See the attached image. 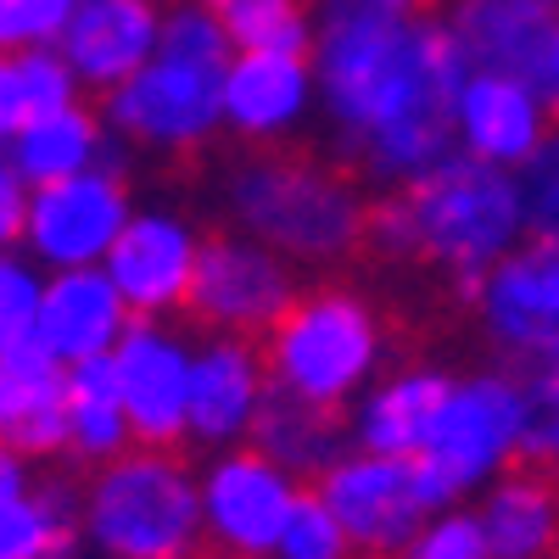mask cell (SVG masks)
<instances>
[{
  "label": "cell",
  "instance_id": "cell-1",
  "mask_svg": "<svg viewBox=\"0 0 559 559\" xmlns=\"http://www.w3.org/2000/svg\"><path fill=\"white\" fill-rule=\"evenodd\" d=\"M313 68L369 163L419 168L448 152L471 57L442 17L319 7Z\"/></svg>",
  "mask_w": 559,
  "mask_h": 559
},
{
  "label": "cell",
  "instance_id": "cell-2",
  "mask_svg": "<svg viewBox=\"0 0 559 559\" xmlns=\"http://www.w3.org/2000/svg\"><path fill=\"white\" fill-rule=\"evenodd\" d=\"M236 213L269 247H286L297 258H336L358 247L369 202L353 168L313 157L308 146H274V134H241Z\"/></svg>",
  "mask_w": 559,
  "mask_h": 559
},
{
  "label": "cell",
  "instance_id": "cell-3",
  "mask_svg": "<svg viewBox=\"0 0 559 559\" xmlns=\"http://www.w3.org/2000/svg\"><path fill=\"white\" fill-rule=\"evenodd\" d=\"M414 224V263H437L459 302L487 292V263L515 236L521 197L487 157H448L403 191Z\"/></svg>",
  "mask_w": 559,
  "mask_h": 559
},
{
  "label": "cell",
  "instance_id": "cell-4",
  "mask_svg": "<svg viewBox=\"0 0 559 559\" xmlns=\"http://www.w3.org/2000/svg\"><path fill=\"white\" fill-rule=\"evenodd\" d=\"M90 526L118 559H185L202 537L185 448L134 437L107 453L90 481Z\"/></svg>",
  "mask_w": 559,
  "mask_h": 559
},
{
  "label": "cell",
  "instance_id": "cell-5",
  "mask_svg": "<svg viewBox=\"0 0 559 559\" xmlns=\"http://www.w3.org/2000/svg\"><path fill=\"white\" fill-rule=\"evenodd\" d=\"M381 308L358 302L347 286H302L286 313L252 342L263 381L308 397H342L381 347Z\"/></svg>",
  "mask_w": 559,
  "mask_h": 559
},
{
  "label": "cell",
  "instance_id": "cell-6",
  "mask_svg": "<svg viewBox=\"0 0 559 559\" xmlns=\"http://www.w3.org/2000/svg\"><path fill=\"white\" fill-rule=\"evenodd\" d=\"M297 292H302L297 274L280 263L274 252L213 229V236L197 247L191 286L179 292L174 313L191 324L197 336H207V342H241V347H252L269 324L286 313V302Z\"/></svg>",
  "mask_w": 559,
  "mask_h": 559
},
{
  "label": "cell",
  "instance_id": "cell-7",
  "mask_svg": "<svg viewBox=\"0 0 559 559\" xmlns=\"http://www.w3.org/2000/svg\"><path fill=\"white\" fill-rule=\"evenodd\" d=\"M521 431H526V397L509 376H487V381H471L464 392H453L431 442L408 453L426 503H442L464 481H476L492 459H503L521 442Z\"/></svg>",
  "mask_w": 559,
  "mask_h": 559
},
{
  "label": "cell",
  "instance_id": "cell-8",
  "mask_svg": "<svg viewBox=\"0 0 559 559\" xmlns=\"http://www.w3.org/2000/svg\"><path fill=\"white\" fill-rule=\"evenodd\" d=\"M229 62H197V57L157 51L134 79H123L107 96V112L140 140L191 152L224 118V73H229Z\"/></svg>",
  "mask_w": 559,
  "mask_h": 559
},
{
  "label": "cell",
  "instance_id": "cell-9",
  "mask_svg": "<svg viewBox=\"0 0 559 559\" xmlns=\"http://www.w3.org/2000/svg\"><path fill=\"white\" fill-rule=\"evenodd\" d=\"M313 492L331 503V515L342 521V532L364 548V559H397L426 515V492H419L414 464L397 453H369L336 471H319Z\"/></svg>",
  "mask_w": 559,
  "mask_h": 559
},
{
  "label": "cell",
  "instance_id": "cell-10",
  "mask_svg": "<svg viewBox=\"0 0 559 559\" xmlns=\"http://www.w3.org/2000/svg\"><path fill=\"white\" fill-rule=\"evenodd\" d=\"M163 17V0H79L57 34V51L84 90L112 96L123 79H134L157 57Z\"/></svg>",
  "mask_w": 559,
  "mask_h": 559
},
{
  "label": "cell",
  "instance_id": "cell-11",
  "mask_svg": "<svg viewBox=\"0 0 559 559\" xmlns=\"http://www.w3.org/2000/svg\"><path fill=\"white\" fill-rule=\"evenodd\" d=\"M0 437L17 453H51L68 442V376L39 331L0 347Z\"/></svg>",
  "mask_w": 559,
  "mask_h": 559
},
{
  "label": "cell",
  "instance_id": "cell-12",
  "mask_svg": "<svg viewBox=\"0 0 559 559\" xmlns=\"http://www.w3.org/2000/svg\"><path fill=\"white\" fill-rule=\"evenodd\" d=\"M28 236L57 263H84L96 252H112V241L123 236V185L112 174H68L39 185L28 207Z\"/></svg>",
  "mask_w": 559,
  "mask_h": 559
},
{
  "label": "cell",
  "instance_id": "cell-13",
  "mask_svg": "<svg viewBox=\"0 0 559 559\" xmlns=\"http://www.w3.org/2000/svg\"><path fill=\"white\" fill-rule=\"evenodd\" d=\"M241 437L252 453H263L280 471L319 476L347 437V408H342V397H308L280 381H263Z\"/></svg>",
  "mask_w": 559,
  "mask_h": 559
},
{
  "label": "cell",
  "instance_id": "cell-14",
  "mask_svg": "<svg viewBox=\"0 0 559 559\" xmlns=\"http://www.w3.org/2000/svg\"><path fill=\"white\" fill-rule=\"evenodd\" d=\"M118 386H123V414L140 442H168L185 448V397H191V369L179 347L157 336L152 324H134L118 347Z\"/></svg>",
  "mask_w": 559,
  "mask_h": 559
},
{
  "label": "cell",
  "instance_id": "cell-15",
  "mask_svg": "<svg viewBox=\"0 0 559 559\" xmlns=\"http://www.w3.org/2000/svg\"><path fill=\"white\" fill-rule=\"evenodd\" d=\"M487 319L509 347H559V241H532L487 274Z\"/></svg>",
  "mask_w": 559,
  "mask_h": 559
},
{
  "label": "cell",
  "instance_id": "cell-16",
  "mask_svg": "<svg viewBox=\"0 0 559 559\" xmlns=\"http://www.w3.org/2000/svg\"><path fill=\"white\" fill-rule=\"evenodd\" d=\"M292 515V492L280 481V464H269L263 453L241 448L236 459H224L207 487V532L229 548L263 554Z\"/></svg>",
  "mask_w": 559,
  "mask_h": 559
},
{
  "label": "cell",
  "instance_id": "cell-17",
  "mask_svg": "<svg viewBox=\"0 0 559 559\" xmlns=\"http://www.w3.org/2000/svg\"><path fill=\"white\" fill-rule=\"evenodd\" d=\"M554 17H559V0H453L442 23L453 28L476 73L526 79Z\"/></svg>",
  "mask_w": 559,
  "mask_h": 559
},
{
  "label": "cell",
  "instance_id": "cell-18",
  "mask_svg": "<svg viewBox=\"0 0 559 559\" xmlns=\"http://www.w3.org/2000/svg\"><path fill=\"white\" fill-rule=\"evenodd\" d=\"M459 129H464V140H471V152L487 157V163L532 157L543 146V107L526 90V79L471 68L464 96H459Z\"/></svg>",
  "mask_w": 559,
  "mask_h": 559
},
{
  "label": "cell",
  "instance_id": "cell-19",
  "mask_svg": "<svg viewBox=\"0 0 559 559\" xmlns=\"http://www.w3.org/2000/svg\"><path fill=\"white\" fill-rule=\"evenodd\" d=\"M112 286L123 292V302H134L140 313L179 302V292L191 286L197 269V241L185 236L168 218H140L112 241Z\"/></svg>",
  "mask_w": 559,
  "mask_h": 559
},
{
  "label": "cell",
  "instance_id": "cell-20",
  "mask_svg": "<svg viewBox=\"0 0 559 559\" xmlns=\"http://www.w3.org/2000/svg\"><path fill=\"white\" fill-rule=\"evenodd\" d=\"M308 79H313V57L236 51V62H229V73H224V118L241 134L286 129L308 102Z\"/></svg>",
  "mask_w": 559,
  "mask_h": 559
},
{
  "label": "cell",
  "instance_id": "cell-21",
  "mask_svg": "<svg viewBox=\"0 0 559 559\" xmlns=\"http://www.w3.org/2000/svg\"><path fill=\"white\" fill-rule=\"evenodd\" d=\"M123 324V292L112 280L73 269L62 280H51V292L39 297V336L51 342L57 358H96L107 353V342Z\"/></svg>",
  "mask_w": 559,
  "mask_h": 559
},
{
  "label": "cell",
  "instance_id": "cell-22",
  "mask_svg": "<svg viewBox=\"0 0 559 559\" xmlns=\"http://www.w3.org/2000/svg\"><path fill=\"white\" fill-rule=\"evenodd\" d=\"M263 369L252 358V347L241 342H218L191 364V397H185V419L197 437H229L247 426V414L258 403Z\"/></svg>",
  "mask_w": 559,
  "mask_h": 559
},
{
  "label": "cell",
  "instance_id": "cell-23",
  "mask_svg": "<svg viewBox=\"0 0 559 559\" xmlns=\"http://www.w3.org/2000/svg\"><path fill=\"white\" fill-rule=\"evenodd\" d=\"M73 90L79 79L57 45H12V51H0V146L17 140L34 118L68 107Z\"/></svg>",
  "mask_w": 559,
  "mask_h": 559
},
{
  "label": "cell",
  "instance_id": "cell-24",
  "mask_svg": "<svg viewBox=\"0 0 559 559\" xmlns=\"http://www.w3.org/2000/svg\"><path fill=\"white\" fill-rule=\"evenodd\" d=\"M123 386H118V358L96 353L79 358L68 376V442L79 464H96L123 448Z\"/></svg>",
  "mask_w": 559,
  "mask_h": 559
},
{
  "label": "cell",
  "instance_id": "cell-25",
  "mask_svg": "<svg viewBox=\"0 0 559 559\" xmlns=\"http://www.w3.org/2000/svg\"><path fill=\"white\" fill-rule=\"evenodd\" d=\"M448 397H453V386L442 376H397L376 403H369L364 442L376 448V453H397V459L419 453V448L431 442Z\"/></svg>",
  "mask_w": 559,
  "mask_h": 559
},
{
  "label": "cell",
  "instance_id": "cell-26",
  "mask_svg": "<svg viewBox=\"0 0 559 559\" xmlns=\"http://www.w3.org/2000/svg\"><path fill=\"white\" fill-rule=\"evenodd\" d=\"M96 140H102V123H96V107H57V112H45L34 118L17 140H12V152H17V168L39 185H51V179H68L79 174L90 157H96Z\"/></svg>",
  "mask_w": 559,
  "mask_h": 559
},
{
  "label": "cell",
  "instance_id": "cell-27",
  "mask_svg": "<svg viewBox=\"0 0 559 559\" xmlns=\"http://www.w3.org/2000/svg\"><path fill=\"white\" fill-rule=\"evenodd\" d=\"M236 51L313 57V0H213Z\"/></svg>",
  "mask_w": 559,
  "mask_h": 559
},
{
  "label": "cell",
  "instance_id": "cell-28",
  "mask_svg": "<svg viewBox=\"0 0 559 559\" xmlns=\"http://www.w3.org/2000/svg\"><path fill=\"white\" fill-rule=\"evenodd\" d=\"M73 515H57L45 503H0V559H68Z\"/></svg>",
  "mask_w": 559,
  "mask_h": 559
},
{
  "label": "cell",
  "instance_id": "cell-29",
  "mask_svg": "<svg viewBox=\"0 0 559 559\" xmlns=\"http://www.w3.org/2000/svg\"><path fill=\"white\" fill-rule=\"evenodd\" d=\"M342 521L331 515V503H324L313 487H302L292 498V515H286V532H280V548L286 559H342Z\"/></svg>",
  "mask_w": 559,
  "mask_h": 559
},
{
  "label": "cell",
  "instance_id": "cell-30",
  "mask_svg": "<svg viewBox=\"0 0 559 559\" xmlns=\"http://www.w3.org/2000/svg\"><path fill=\"white\" fill-rule=\"evenodd\" d=\"M526 224H532V236L559 241V129L543 134V146L532 152V168H526Z\"/></svg>",
  "mask_w": 559,
  "mask_h": 559
},
{
  "label": "cell",
  "instance_id": "cell-31",
  "mask_svg": "<svg viewBox=\"0 0 559 559\" xmlns=\"http://www.w3.org/2000/svg\"><path fill=\"white\" fill-rule=\"evenodd\" d=\"M397 559H492V543H487V526L453 515L437 532H426L414 548H403Z\"/></svg>",
  "mask_w": 559,
  "mask_h": 559
},
{
  "label": "cell",
  "instance_id": "cell-32",
  "mask_svg": "<svg viewBox=\"0 0 559 559\" xmlns=\"http://www.w3.org/2000/svg\"><path fill=\"white\" fill-rule=\"evenodd\" d=\"M526 90H532L537 107H543V134H554V129H559V17L548 23L537 57H532V68H526Z\"/></svg>",
  "mask_w": 559,
  "mask_h": 559
},
{
  "label": "cell",
  "instance_id": "cell-33",
  "mask_svg": "<svg viewBox=\"0 0 559 559\" xmlns=\"http://www.w3.org/2000/svg\"><path fill=\"white\" fill-rule=\"evenodd\" d=\"M39 313V297H34V280L17 269V263H0V347L17 342Z\"/></svg>",
  "mask_w": 559,
  "mask_h": 559
},
{
  "label": "cell",
  "instance_id": "cell-34",
  "mask_svg": "<svg viewBox=\"0 0 559 559\" xmlns=\"http://www.w3.org/2000/svg\"><path fill=\"white\" fill-rule=\"evenodd\" d=\"M73 7H79V0H12L17 45H57V34L73 17Z\"/></svg>",
  "mask_w": 559,
  "mask_h": 559
},
{
  "label": "cell",
  "instance_id": "cell-35",
  "mask_svg": "<svg viewBox=\"0 0 559 559\" xmlns=\"http://www.w3.org/2000/svg\"><path fill=\"white\" fill-rule=\"evenodd\" d=\"M23 224H28V207H23V185L17 174L0 163V247H12L23 236Z\"/></svg>",
  "mask_w": 559,
  "mask_h": 559
},
{
  "label": "cell",
  "instance_id": "cell-36",
  "mask_svg": "<svg viewBox=\"0 0 559 559\" xmlns=\"http://www.w3.org/2000/svg\"><path fill=\"white\" fill-rule=\"evenodd\" d=\"M313 7H364V12H392V17H437V0H313Z\"/></svg>",
  "mask_w": 559,
  "mask_h": 559
},
{
  "label": "cell",
  "instance_id": "cell-37",
  "mask_svg": "<svg viewBox=\"0 0 559 559\" xmlns=\"http://www.w3.org/2000/svg\"><path fill=\"white\" fill-rule=\"evenodd\" d=\"M23 492V471H17V453H12V442L0 437V503H12Z\"/></svg>",
  "mask_w": 559,
  "mask_h": 559
},
{
  "label": "cell",
  "instance_id": "cell-38",
  "mask_svg": "<svg viewBox=\"0 0 559 559\" xmlns=\"http://www.w3.org/2000/svg\"><path fill=\"white\" fill-rule=\"evenodd\" d=\"M17 45V23H12V0H0V51Z\"/></svg>",
  "mask_w": 559,
  "mask_h": 559
},
{
  "label": "cell",
  "instance_id": "cell-39",
  "mask_svg": "<svg viewBox=\"0 0 559 559\" xmlns=\"http://www.w3.org/2000/svg\"><path fill=\"white\" fill-rule=\"evenodd\" d=\"M163 7H179V0H163ZM202 7H213V0H202Z\"/></svg>",
  "mask_w": 559,
  "mask_h": 559
}]
</instances>
